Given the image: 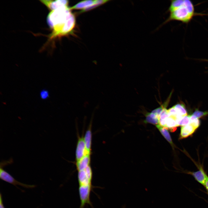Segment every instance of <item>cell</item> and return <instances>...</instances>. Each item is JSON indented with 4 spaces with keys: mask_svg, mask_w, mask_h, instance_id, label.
Listing matches in <instances>:
<instances>
[{
    "mask_svg": "<svg viewBox=\"0 0 208 208\" xmlns=\"http://www.w3.org/2000/svg\"><path fill=\"white\" fill-rule=\"evenodd\" d=\"M194 14V6L192 2L189 0H184L181 5L170 12L168 17L160 27L172 21L188 23L192 19Z\"/></svg>",
    "mask_w": 208,
    "mask_h": 208,
    "instance_id": "6da1fadb",
    "label": "cell"
},
{
    "mask_svg": "<svg viewBox=\"0 0 208 208\" xmlns=\"http://www.w3.org/2000/svg\"><path fill=\"white\" fill-rule=\"evenodd\" d=\"M71 10L70 7L66 6L51 11L47 19L50 27L55 30L60 29L70 17L72 14Z\"/></svg>",
    "mask_w": 208,
    "mask_h": 208,
    "instance_id": "7a4b0ae2",
    "label": "cell"
},
{
    "mask_svg": "<svg viewBox=\"0 0 208 208\" xmlns=\"http://www.w3.org/2000/svg\"><path fill=\"white\" fill-rule=\"evenodd\" d=\"M79 192H91L92 172L90 165L85 169L78 171Z\"/></svg>",
    "mask_w": 208,
    "mask_h": 208,
    "instance_id": "3957f363",
    "label": "cell"
},
{
    "mask_svg": "<svg viewBox=\"0 0 208 208\" xmlns=\"http://www.w3.org/2000/svg\"><path fill=\"white\" fill-rule=\"evenodd\" d=\"M14 161L12 158L8 160H2L0 163V178L3 181L12 184L15 186L20 185L27 188L34 187V185H29L21 183L14 178L8 172L4 169V167L13 164Z\"/></svg>",
    "mask_w": 208,
    "mask_h": 208,
    "instance_id": "277c9868",
    "label": "cell"
},
{
    "mask_svg": "<svg viewBox=\"0 0 208 208\" xmlns=\"http://www.w3.org/2000/svg\"><path fill=\"white\" fill-rule=\"evenodd\" d=\"M75 21V16L72 13L69 19L59 31L54 34H50L49 35V40H51L57 37L64 36L69 33L74 28Z\"/></svg>",
    "mask_w": 208,
    "mask_h": 208,
    "instance_id": "5b68a950",
    "label": "cell"
},
{
    "mask_svg": "<svg viewBox=\"0 0 208 208\" xmlns=\"http://www.w3.org/2000/svg\"><path fill=\"white\" fill-rule=\"evenodd\" d=\"M40 1L51 11L60 8L68 6V1L65 0H41Z\"/></svg>",
    "mask_w": 208,
    "mask_h": 208,
    "instance_id": "8992f818",
    "label": "cell"
},
{
    "mask_svg": "<svg viewBox=\"0 0 208 208\" xmlns=\"http://www.w3.org/2000/svg\"><path fill=\"white\" fill-rule=\"evenodd\" d=\"M90 154L86 151L83 137H79L77 142L76 151V161H78L84 156Z\"/></svg>",
    "mask_w": 208,
    "mask_h": 208,
    "instance_id": "52a82bcc",
    "label": "cell"
},
{
    "mask_svg": "<svg viewBox=\"0 0 208 208\" xmlns=\"http://www.w3.org/2000/svg\"><path fill=\"white\" fill-rule=\"evenodd\" d=\"M187 173L192 175L199 183L203 185H204L207 175L202 167L200 166L199 168V170L197 171L188 172Z\"/></svg>",
    "mask_w": 208,
    "mask_h": 208,
    "instance_id": "ba28073f",
    "label": "cell"
},
{
    "mask_svg": "<svg viewBox=\"0 0 208 208\" xmlns=\"http://www.w3.org/2000/svg\"><path fill=\"white\" fill-rule=\"evenodd\" d=\"M196 129L191 124L182 126L181 128L179 139L187 138L193 134Z\"/></svg>",
    "mask_w": 208,
    "mask_h": 208,
    "instance_id": "9c48e42d",
    "label": "cell"
},
{
    "mask_svg": "<svg viewBox=\"0 0 208 208\" xmlns=\"http://www.w3.org/2000/svg\"><path fill=\"white\" fill-rule=\"evenodd\" d=\"M90 155L84 156L83 158L76 162V165L78 171L85 169L90 166Z\"/></svg>",
    "mask_w": 208,
    "mask_h": 208,
    "instance_id": "30bf717a",
    "label": "cell"
},
{
    "mask_svg": "<svg viewBox=\"0 0 208 208\" xmlns=\"http://www.w3.org/2000/svg\"><path fill=\"white\" fill-rule=\"evenodd\" d=\"M92 133L91 127H89L86 131L83 138L86 149V151L90 154L92 143Z\"/></svg>",
    "mask_w": 208,
    "mask_h": 208,
    "instance_id": "8fae6325",
    "label": "cell"
},
{
    "mask_svg": "<svg viewBox=\"0 0 208 208\" xmlns=\"http://www.w3.org/2000/svg\"><path fill=\"white\" fill-rule=\"evenodd\" d=\"M96 0H85L79 2L72 7H70L72 9H83L93 4Z\"/></svg>",
    "mask_w": 208,
    "mask_h": 208,
    "instance_id": "7c38bea8",
    "label": "cell"
},
{
    "mask_svg": "<svg viewBox=\"0 0 208 208\" xmlns=\"http://www.w3.org/2000/svg\"><path fill=\"white\" fill-rule=\"evenodd\" d=\"M156 127L164 138L172 146L174 147V144L168 129L165 127L161 126L159 125H156Z\"/></svg>",
    "mask_w": 208,
    "mask_h": 208,
    "instance_id": "4fadbf2b",
    "label": "cell"
},
{
    "mask_svg": "<svg viewBox=\"0 0 208 208\" xmlns=\"http://www.w3.org/2000/svg\"><path fill=\"white\" fill-rule=\"evenodd\" d=\"M176 121L177 127H182L188 125L190 123V116L187 115L179 117L177 118Z\"/></svg>",
    "mask_w": 208,
    "mask_h": 208,
    "instance_id": "5bb4252c",
    "label": "cell"
},
{
    "mask_svg": "<svg viewBox=\"0 0 208 208\" xmlns=\"http://www.w3.org/2000/svg\"><path fill=\"white\" fill-rule=\"evenodd\" d=\"M170 1V5L167 11L170 13L181 5L184 2V0H171Z\"/></svg>",
    "mask_w": 208,
    "mask_h": 208,
    "instance_id": "9a60e30c",
    "label": "cell"
},
{
    "mask_svg": "<svg viewBox=\"0 0 208 208\" xmlns=\"http://www.w3.org/2000/svg\"><path fill=\"white\" fill-rule=\"evenodd\" d=\"M109 1V0H96L95 3L93 4L89 7L85 8L83 10H82L80 11V12L82 13L89 11Z\"/></svg>",
    "mask_w": 208,
    "mask_h": 208,
    "instance_id": "2e32d148",
    "label": "cell"
},
{
    "mask_svg": "<svg viewBox=\"0 0 208 208\" xmlns=\"http://www.w3.org/2000/svg\"><path fill=\"white\" fill-rule=\"evenodd\" d=\"M174 106L177 110L179 115L182 116L187 115L186 109L183 104H177Z\"/></svg>",
    "mask_w": 208,
    "mask_h": 208,
    "instance_id": "e0dca14e",
    "label": "cell"
},
{
    "mask_svg": "<svg viewBox=\"0 0 208 208\" xmlns=\"http://www.w3.org/2000/svg\"><path fill=\"white\" fill-rule=\"evenodd\" d=\"M190 123L196 129L200 125V121L194 115L190 116Z\"/></svg>",
    "mask_w": 208,
    "mask_h": 208,
    "instance_id": "ac0fdd59",
    "label": "cell"
},
{
    "mask_svg": "<svg viewBox=\"0 0 208 208\" xmlns=\"http://www.w3.org/2000/svg\"><path fill=\"white\" fill-rule=\"evenodd\" d=\"M208 114V111L202 112L197 109L193 113V115L196 116L198 118H199L205 116Z\"/></svg>",
    "mask_w": 208,
    "mask_h": 208,
    "instance_id": "d6986e66",
    "label": "cell"
},
{
    "mask_svg": "<svg viewBox=\"0 0 208 208\" xmlns=\"http://www.w3.org/2000/svg\"><path fill=\"white\" fill-rule=\"evenodd\" d=\"M40 96L42 99H46L49 96V92L47 90L45 89L43 90L40 92Z\"/></svg>",
    "mask_w": 208,
    "mask_h": 208,
    "instance_id": "ffe728a7",
    "label": "cell"
},
{
    "mask_svg": "<svg viewBox=\"0 0 208 208\" xmlns=\"http://www.w3.org/2000/svg\"><path fill=\"white\" fill-rule=\"evenodd\" d=\"M0 208H5L3 203L1 194H0Z\"/></svg>",
    "mask_w": 208,
    "mask_h": 208,
    "instance_id": "44dd1931",
    "label": "cell"
},
{
    "mask_svg": "<svg viewBox=\"0 0 208 208\" xmlns=\"http://www.w3.org/2000/svg\"><path fill=\"white\" fill-rule=\"evenodd\" d=\"M204 186L205 187L208 192V177L207 175Z\"/></svg>",
    "mask_w": 208,
    "mask_h": 208,
    "instance_id": "7402d4cb",
    "label": "cell"
},
{
    "mask_svg": "<svg viewBox=\"0 0 208 208\" xmlns=\"http://www.w3.org/2000/svg\"><path fill=\"white\" fill-rule=\"evenodd\" d=\"M126 206L125 205H124L123 206L122 208H125Z\"/></svg>",
    "mask_w": 208,
    "mask_h": 208,
    "instance_id": "603a6c76",
    "label": "cell"
},
{
    "mask_svg": "<svg viewBox=\"0 0 208 208\" xmlns=\"http://www.w3.org/2000/svg\"></svg>",
    "mask_w": 208,
    "mask_h": 208,
    "instance_id": "cb8c5ba5",
    "label": "cell"
}]
</instances>
